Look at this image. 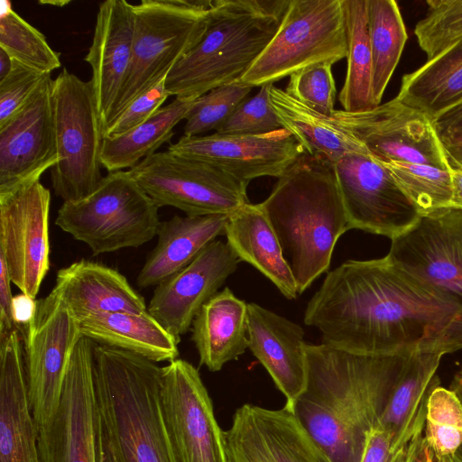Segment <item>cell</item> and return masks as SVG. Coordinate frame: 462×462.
I'll list each match as a JSON object with an SVG mask.
<instances>
[{"instance_id": "6da1fadb", "label": "cell", "mask_w": 462, "mask_h": 462, "mask_svg": "<svg viewBox=\"0 0 462 462\" xmlns=\"http://www.w3.org/2000/svg\"><path fill=\"white\" fill-rule=\"evenodd\" d=\"M304 323L322 343L365 356H407L462 349V302L387 256L347 260L328 273Z\"/></svg>"}, {"instance_id": "7a4b0ae2", "label": "cell", "mask_w": 462, "mask_h": 462, "mask_svg": "<svg viewBox=\"0 0 462 462\" xmlns=\"http://www.w3.org/2000/svg\"><path fill=\"white\" fill-rule=\"evenodd\" d=\"M307 385L293 413L329 462H360L407 356L304 344Z\"/></svg>"}, {"instance_id": "3957f363", "label": "cell", "mask_w": 462, "mask_h": 462, "mask_svg": "<svg viewBox=\"0 0 462 462\" xmlns=\"http://www.w3.org/2000/svg\"><path fill=\"white\" fill-rule=\"evenodd\" d=\"M260 204L301 294L328 271L338 238L350 229L334 164L303 152Z\"/></svg>"}, {"instance_id": "277c9868", "label": "cell", "mask_w": 462, "mask_h": 462, "mask_svg": "<svg viewBox=\"0 0 462 462\" xmlns=\"http://www.w3.org/2000/svg\"><path fill=\"white\" fill-rule=\"evenodd\" d=\"M162 373L134 353L95 346L97 408L120 462H177L162 409Z\"/></svg>"}, {"instance_id": "5b68a950", "label": "cell", "mask_w": 462, "mask_h": 462, "mask_svg": "<svg viewBox=\"0 0 462 462\" xmlns=\"http://www.w3.org/2000/svg\"><path fill=\"white\" fill-rule=\"evenodd\" d=\"M289 4L212 0L202 36L166 78L170 95L199 97L241 79L273 38Z\"/></svg>"}, {"instance_id": "8992f818", "label": "cell", "mask_w": 462, "mask_h": 462, "mask_svg": "<svg viewBox=\"0 0 462 462\" xmlns=\"http://www.w3.org/2000/svg\"><path fill=\"white\" fill-rule=\"evenodd\" d=\"M212 0H142L133 5L131 65L105 128L140 95L167 78L202 36Z\"/></svg>"}, {"instance_id": "52a82bcc", "label": "cell", "mask_w": 462, "mask_h": 462, "mask_svg": "<svg viewBox=\"0 0 462 462\" xmlns=\"http://www.w3.org/2000/svg\"><path fill=\"white\" fill-rule=\"evenodd\" d=\"M159 206L129 171L108 172L87 197L63 202L55 225L94 255L138 247L156 235Z\"/></svg>"}, {"instance_id": "ba28073f", "label": "cell", "mask_w": 462, "mask_h": 462, "mask_svg": "<svg viewBox=\"0 0 462 462\" xmlns=\"http://www.w3.org/2000/svg\"><path fill=\"white\" fill-rule=\"evenodd\" d=\"M52 102L59 157L51 168L52 188L63 202L75 201L93 192L103 179L104 124L91 80L66 68L53 79Z\"/></svg>"}, {"instance_id": "9c48e42d", "label": "cell", "mask_w": 462, "mask_h": 462, "mask_svg": "<svg viewBox=\"0 0 462 462\" xmlns=\"http://www.w3.org/2000/svg\"><path fill=\"white\" fill-rule=\"evenodd\" d=\"M346 54L343 0H290L273 38L241 79L253 87L273 84L313 64L333 65Z\"/></svg>"}, {"instance_id": "30bf717a", "label": "cell", "mask_w": 462, "mask_h": 462, "mask_svg": "<svg viewBox=\"0 0 462 462\" xmlns=\"http://www.w3.org/2000/svg\"><path fill=\"white\" fill-rule=\"evenodd\" d=\"M128 171L160 208L173 207L187 216H229L248 203V185L208 162L168 150Z\"/></svg>"}, {"instance_id": "8fae6325", "label": "cell", "mask_w": 462, "mask_h": 462, "mask_svg": "<svg viewBox=\"0 0 462 462\" xmlns=\"http://www.w3.org/2000/svg\"><path fill=\"white\" fill-rule=\"evenodd\" d=\"M81 336L79 321L55 290L36 300L34 315L21 337L28 401L38 429L57 412L66 370Z\"/></svg>"}, {"instance_id": "7c38bea8", "label": "cell", "mask_w": 462, "mask_h": 462, "mask_svg": "<svg viewBox=\"0 0 462 462\" xmlns=\"http://www.w3.org/2000/svg\"><path fill=\"white\" fill-rule=\"evenodd\" d=\"M96 345L81 336L73 349L57 412L46 426L38 429L41 462H98Z\"/></svg>"}, {"instance_id": "4fadbf2b", "label": "cell", "mask_w": 462, "mask_h": 462, "mask_svg": "<svg viewBox=\"0 0 462 462\" xmlns=\"http://www.w3.org/2000/svg\"><path fill=\"white\" fill-rule=\"evenodd\" d=\"M330 119L357 138L381 162L452 168L434 122L396 97L365 112L335 110Z\"/></svg>"}, {"instance_id": "5bb4252c", "label": "cell", "mask_w": 462, "mask_h": 462, "mask_svg": "<svg viewBox=\"0 0 462 462\" xmlns=\"http://www.w3.org/2000/svg\"><path fill=\"white\" fill-rule=\"evenodd\" d=\"M161 402L177 462H227L224 430L192 364L177 358L162 366Z\"/></svg>"}, {"instance_id": "9a60e30c", "label": "cell", "mask_w": 462, "mask_h": 462, "mask_svg": "<svg viewBox=\"0 0 462 462\" xmlns=\"http://www.w3.org/2000/svg\"><path fill=\"white\" fill-rule=\"evenodd\" d=\"M350 229L391 239L420 217L389 170L370 152L347 153L334 163Z\"/></svg>"}, {"instance_id": "2e32d148", "label": "cell", "mask_w": 462, "mask_h": 462, "mask_svg": "<svg viewBox=\"0 0 462 462\" xmlns=\"http://www.w3.org/2000/svg\"><path fill=\"white\" fill-rule=\"evenodd\" d=\"M50 206L40 180L0 197V255L12 282L32 299L50 269Z\"/></svg>"}, {"instance_id": "e0dca14e", "label": "cell", "mask_w": 462, "mask_h": 462, "mask_svg": "<svg viewBox=\"0 0 462 462\" xmlns=\"http://www.w3.org/2000/svg\"><path fill=\"white\" fill-rule=\"evenodd\" d=\"M391 240V261L462 302V210L445 208L420 215Z\"/></svg>"}, {"instance_id": "ac0fdd59", "label": "cell", "mask_w": 462, "mask_h": 462, "mask_svg": "<svg viewBox=\"0 0 462 462\" xmlns=\"http://www.w3.org/2000/svg\"><path fill=\"white\" fill-rule=\"evenodd\" d=\"M49 75L28 102L0 125V197L39 181L58 162Z\"/></svg>"}, {"instance_id": "d6986e66", "label": "cell", "mask_w": 462, "mask_h": 462, "mask_svg": "<svg viewBox=\"0 0 462 462\" xmlns=\"http://www.w3.org/2000/svg\"><path fill=\"white\" fill-rule=\"evenodd\" d=\"M168 151L208 162L248 185L260 177L280 178L304 152L285 129L265 134L185 136Z\"/></svg>"}, {"instance_id": "ffe728a7", "label": "cell", "mask_w": 462, "mask_h": 462, "mask_svg": "<svg viewBox=\"0 0 462 462\" xmlns=\"http://www.w3.org/2000/svg\"><path fill=\"white\" fill-rule=\"evenodd\" d=\"M227 462H329L293 412L238 408L224 431Z\"/></svg>"}, {"instance_id": "44dd1931", "label": "cell", "mask_w": 462, "mask_h": 462, "mask_svg": "<svg viewBox=\"0 0 462 462\" xmlns=\"http://www.w3.org/2000/svg\"><path fill=\"white\" fill-rule=\"evenodd\" d=\"M239 263L226 242L212 241L186 267L156 286L148 313L180 343L201 307L218 292Z\"/></svg>"}, {"instance_id": "7402d4cb", "label": "cell", "mask_w": 462, "mask_h": 462, "mask_svg": "<svg viewBox=\"0 0 462 462\" xmlns=\"http://www.w3.org/2000/svg\"><path fill=\"white\" fill-rule=\"evenodd\" d=\"M248 348L266 369L293 412L307 385L304 330L256 303H247Z\"/></svg>"}, {"instance_id": "603a6c76", "label": "cell", "mask_w": 462, "mask_h": 462, "mask_svg": "<svg viewBox=\"0 0 462 462\" xmlns=\"http://www.w3.org/2000/svg\"><path fill=\"white\" fill-rule=\"evenodd\" d=\"M134 34L133 5L106 0L99 5L91 45L85 56L105 126L128 73Z\"/></svg>"}, {"instance_id": "cb8c5ba5", "label": "cell", "mask_w": 462, "mask_h": 462, "mask_svg": "<svg viewBox=\"0 0 462 462\" xmlns=\"http://www.w3.org/2000/svg\"><path fill=\"white\" fill-rule=\"evenodd\" d=\"M38 427L29 405L23 339H0V462H41Z\"/></svg>"}, {"instance_id": "d4e9b609", "label": "cell", "mask_w": 462, "mask_h": 462, "mask_svg": "<svg viewBox=\"0 0 462 462\" xmlns=\"http://www.w3.org/2000/svg\"><path fill=\"white\" fill-rule=\"evenodd\" d=\"M80 323L97 314L147 312L144 299L116 269L79 260L57 272L52 288Z\"/></svg>"}, {"instance_id": "484cf974", "label": "cell", "mask_w": 462, "mask_h": 462, "mask_svg": "<svg viewBox=\"0 0 462 462\" xmlns=\"http://www.w3.org/2000/svg\"><path fill=\"white\" fill-rule=\"evenodd\" d=\"M227 218V215H186L162 221L157 244L137 275V286H157L186 267L208 245L225 234Z\"/></svg>"}, {"instance_id": "4316f807", "label": "cell", "mask_w": 462, "mask_h": 462, "mask_svg": "<svg viewBox=\"0 0 462 462\" xmlns=\"http://www.w3.org/2000/svg\"><path fill=\"white\" fill-rule=\"evenodd\" d=\"M191 330L199 364L217 372L248 348L247 303L226 287L201 307Z\"/></svg>"}, {"instance_id": "83f0119b", "label": "cell", "mask_w": 462, "mask_h": 462, "mask_svg": "<svg viewBox=\"0 0 462 462\" xmlns=\"http://www.w3.org/2000/svg\"><path fill=\"white\" fill-rule=\"evenodd\" d=\"M224 235L240 262L254 266L288 300L296 299V282L260 203L248 202L230 214Z\"/></svg>"}, {"instance_id": "f1b7e54d", "label": "cell", "mask_w": 462, "mask_h": 462, "mask_svg": "<svg viewBox=\"0 0 462 462\" xmlns=\"http://www.w3.org/2000/svg\"><path fill=\"white\" fill-rule=\"evenodd\" d=\"M442 356L417 353L408 356L393 385L377 424L392 436L394 452L424 429L426 401L438 382L435 374Z\"/></svg>"}, {"instance_id": "f546056e", "label": "cell", "mask_w": 462, "mask_h": 462, "mask_svg": "<svg viewBox=\"0 0 462 462\" xmlns=\"http://www.w3.org/2000/svg\"><path fill=\"white\" fill-rule=\"evenodd\" d=\"M80 330L82 336L98 345L131 352L155 363L179 358V342L148 311L92 315L80 321Z\"/></svg>"}, {"instance_id": "4dcf8cb0", "label": "cell", "mask_w": 462, "mask_h": 462, "mask_svg": "<svg viewBox=\"0 0 462 462\" xmlns=\"http://www.w3.org/2000/svg\"><path fill=\"white\" fill-rule=\"evenodd\" d=\"M270 99L282 128L299 142L304 152L324 157L334 164L347 153L369 152L330 117L314 111L273 84Z\"/></svg>"}, {"instance_id": "1f68e13d", "label": "cell", "mask_w": 462, "mask_h": 462, "mask_svg": "<svg viewBox=\"0 0 462 462\" xmlns=\"http://www.w3.org/2000/svg\"><path fill=\"white\" fill-rule=\"evenodd\" d=\"M396 97L433 122L462 103V39L404 75Z\"/></svg>"}, {"instance_id": "d6a6232c", "label": "cell", "mask_w": 462, "mask_h": 462, "mask_svg": "<svg viewBox=\"0 0 462 462\" xmlns=\"http://www.w3.org/2000/svg\"><path fill=\"white\" fill-rule=\"evenodd\" d=\"M197 97H175L147 121L116 137L105 138L101 165L108 172L132 169L169 142L173 128L185 119Z\"/></svg>"}, {"instance_id": "836d02e7", "label": "cell", "mask_w": 462, "mask_h": 462, "mask_svg": "<svg viewBox=\"0 0 462 462\" xmlns=\"http://www.w3.org/2000/svg\"><path fill=\"white\" fill-rule=\"evenodd\" d=\"M343 7L347 67L339 101L346 112H365L377 106L372 90L373 59L367 25V0H343Z\"/></svg>"}, {"instance_id": "e575fe53", "label": "cell", "mask_w": 462, "mask_h": 462, "mask_svg": "<svg viewBox=\"0 0 462 462\" xmlns=\"http://www.w3.org/2000/svg\"><path fill=\"white\" fill-rule=\"evenodd\" d=\"M367 25L373 59V97L379 106L402 56L407 32L393 0H367Z\"/></svg>"}, {"instance_id": "d590c367", "label": "cell", "mask_w": 462, "mask_h": 462, "mask_svg": "<svg viewBox=\"0 0 462 462\" xmlns=\"http://www.w3.org/2000/svg\"><path fill=\"white\" fill-rule=\"evenodd\" d=\"M0 48L14 60L42 73L51 74L61 65L60 53L50 46L45 36L6 0L1 2Z\"/></svg>"}, {"instance_id": "8d00e7d4", "label": "cell", "mask_w": 462, "mask_h": 462, "mask_svg": "<svg viewBox=\"0 0 462 462\" xmlns=\"http://www.w3.org/2000/svg\"><path fill=\"white\" fill-rule=\"evenodd\" d=\"M382 163L420 215L451 208V169L406 162Z\"/></svg>"}, {"instance_id": "74e56055", "label": "cell", "mask_w": 462, "mask_h": 462, "mask_svg": "<svg viewBox=\"0 0 462 462\" xmlns=\"http://www.w3.org/2000/svg\"><path fill=\"white\" fill-rule=\"evenodd\" d=\"M423 430L434 458L452 456L462 446V404L451 389L432 387L426 401Z\"/></svg>"}, {"instance_id": "f35d334b", "label": "cell", "mask_w": 462, "mask_h": 462, "mask_svg": "<svg viewBox=\"0 0 462 462\" xmlns=\"http://www.w3.org/2000/svg\"><path fill=\"white\" fill-rule=\"evenodd\" d=\"M253 86L241 79L221 85L197 97L185 118V136L217 130L245 100Z\"/></svg>"}, {"instance_id": "ab89813d", "label": "cell", "mask_w": 462, "mask_h": 462, "mask_svg": "<svg viewBox=\"0 0 462 462\" xmlns=\"http://www.w3.org/2000/svg\"><path fill=\"white\" fill-rule=\"evenodd\" d=\"M427 15L415 26V35L428 60L462 39V0H429Z\"/></svg>"}, {"instance_id": "60d3db41", "label": "cell", "mask_w": 462, "mask_h": 462, "mask_svg": "<svg viewBox=\"0 0 462 462\" xmlns=\"http://www.w3.org/2000/svg\"><path fill=\"white\" fill-rule=\"evenodd\" d=\"M332 64L320 62L305 67L290 76L286 92L314 111L330 117L337 94Z\"/></svg>"}, {"instance_id": "b9f144b4", "label": "cell", "mask_w": 462, "mask_h": 462, "mask_svg": "<svg viewBox=\"0 0 462 462\" xmlns=\"http://www.w3.org/2000/svg\"><path fill=\"white\" fill-rule=\"evenodd\" d=\"M273 84L260 87L256 95L245 99L216 131L222 134H265L282 129L270 99Z\"/></svg>"}, {"instance_id": "7bdbcfd3", "label": "cell", "mask_w": 462, "mask_h": 462, "mask_svg": "<svg viewBox=\"0 0 462 462\" xmlns=\"http://www.w3.org/2000/svg\"><path fill=\"white\" fill-rule=\"evenodd\" d=\"M49 75L13 60L11 71L0 81V125L28 102Z\"/></svg>"}, {"instance_id": "ee69618b", "label": "cell", "mask_w": 462, "mask_h": 462, "mask_svg": "<svg viewBox=\"0 0 462 462\" xmlns=\"http://www.w3.org/2000/svg\"><path fill=\"white\" fill-rule=\"evenodd\" d=\"M166 78L137 97L126 109L104 130L105 138L116 137L129 132L147 121L170 97Z\"/></svg>"}, {"instance_id": "f6af8a7d", "label": "cell", "mask_w": 462, "mask_h": 462, "mask_svg": "<svg viewBox=\"0 0 462 462\" xmlns=\"http://www.w3.org/2000/svg\"><path fill=\"white\" fill-rule=\"evenodd\" d=\"M396 452L393 449L392 436L376 424L367 435L360 462H393Z\"/></svg>"}, {"instance_id": "bcb514c9", "label": "cell", "mask_w": 462, "mask_h": 462, "mask_svg": "<svg viewBox=\"0 0 462 462\" xmlns=\"http://www.w3.org/2000/svg\"><path fill=\"white\" fill-rule=\"evenodd\" d=\"M11 278L3 256L0 255V338L15 329L12 305Z\"/></svg>"}, {"instance_id": "7dc6e473", "label": "cell", "mask_w": 462, "mask_h": 462, "mask_svg": "<svg viewBox=\"0 0 462 462\" xmlns=\"http://www.w3.org/2000/svg\"><path fill=\"white\" fill-rule=\"evenodd\" d=\"M423 430L417 431L411 440L395 453L393 462H434V457L422 435Z\"/></svg>"}, {"instance_id": "c3c4849f", "label": "cell", "mask_w": 462, "mask_h": 462, "mask_svg": "<svg viewBox=\"0 0 462 462\" xmlns=\"http://www.w3.org/2000/svg\"><path fill=\"white\" fill-rule=\"evenodd\" d=\"M441 138H462V103L450 108L434 120Z\"/></svg>"}, {"instance_id": "681fc988", "label": "cell", "mask_w": 462, "mask_h": 462, "mask_svg": "<svg viewBox=\"0 0 462 462\" xmlns=\"http://www.w3.org/2000/svg\"><path fill=\"white\" fill-rule=\"evenodd\" d=\"M35 309L36 299L22 292L14 297L12 305L13 319L15 329L19 331L20 335L32 319Z\"/></svg>"}, {"instance_id": "f907efd6", "label": "cell", "mask_w": 462, "mask_h": 462, "mask_svg": "<svg viewBox=\"0 0 462 462\" xmlns=\"http://www.w3.org/2000/svg\"><path fill=\"white\" fill-rule=\"evenodd\" d=\"M97 448L98 462H120L109 434L101 420L99 411L97 429Z\"/></svg>"}, {"instance_id": "816d5d0a", "label": "cell", "mask_w": 462, "mask_h": 462, "mask_svg": "<svg viewBox=\"0 0 462 462\" xmlns=\"http://www.w3.org/2000/svg\"><path fill=\"white\" fill-rule=\"evenodd\" d=\"M451 167L462 169V138H441Z\"/></svg>"}, {"instance_id": "f5cc1de1", "label": "cell", "mask_w": 462, "mask_h": 462, "mask_svg": "<svg viewBox=\"0 0 462 462\" xmlns=\"http://www.w3.org/2000/svg\"><path fill=\"white\" fill-rule=\"evenodd\" d=\"M452 200L451 208L462 210V169L452 167Z\"/></svg>"}, {"instance_id": "db71d44e", "label": "cell", "mask_w": 462, "mask_h": 462, "mask_svg": "<svg viewBox=\"0 0 462 462\" xmlns=\"http://www.w3.org/2000/svg\"><path fill=\"white\" fill-rule=\"evenodd\" d=\"M12 67V58L3 49L0 48V81L9 74Z\"/></svg>"}, {"instance_id": "11a10c76", "label": "cell", "mask_w": 462, "mask_h": 462, "mask_svg": "<svg viewBox=\"0 0 462 462\" xmlns=\"http://www.w3.org/2000/svg\"><path fill=\"white\" fill-rule=\"evenodd\" d=\"M451 390L456 393L462 404V369L455 374L451 383Z\"/></svg>"}, {"instance_id": "9f6ffc18", "label": "cell", "mask_w": 462, "mask_h": 462, "mask_svg": "<svg viewBox=\"0 0 462 462\" xmlns=\"http://www.w3.org/2000/svg\"><path fill=\"white\" fill-rule=\"evenodd\" d=\"M436 462H462V446L452 455L442 458H434Z\"/></svg>"}, {"instance_id": "6f0895ef", "label": "cell", "mask_w": 462, "mask_h": 462, "mask_svg": "<svg viewBox=\"0 0 462 462\" xmlns=\"http://www.w3.org/2000/svg\"><path fill=\"white\" fill-rule=\"evenodd\" d=\"M434 462H436V461L434 460Z\"/></svg>"}]
</instances>
